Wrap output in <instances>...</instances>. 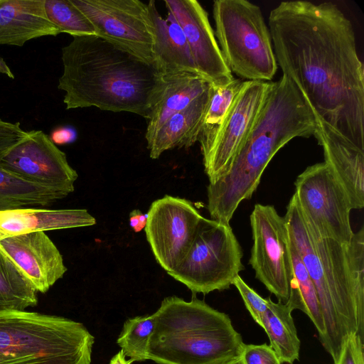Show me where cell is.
<instances>
[{"label": "cell", "instance_id": "1", "mask_svg": "<svg viewBox=\"0 0 364 364\" xmlns=\"http://www.w3.org/2000/svg\"><path fill=\"white\" fill-rule=\"evenodd\" d=\"M278 67L316 117L364 150V68L351 21L331 2L282 1L268 20Z\"/></svg>", "mask_w": 364, "mask_h": 364}, {"label": "cell", "instance_id": "2", "mask_svg": "<svg viewBox=\"0 0 364 364\" xmlns=\"http://www.w3.org/2000/svg\"><path fill=\"white\" fill-rule=\"evenodd\" d=\"M61 60L58 88L67 109L95 107L149 119L164 87L154 63L97 35L73 36Z\"/></svg>", "mask_w": 364, "mask_h": 364}, {"label": "cell", "instance_id": "3", "mask_svg": "<svg viewBox=\"0 0 364 364\" xmlns=\"http://www.w3.org/2000/svg\"><path fill=\"white\" fill-rule=\"evenodd\" d=\"M284 218L318 295L325 326L321 343L335 363L348 335L364 340V228L349 243L322 237L303 215L295 194Z\"/></svg>", "mask_w": 364, "mask_h": 364}, {"label": "cell", "instance_id": "4", "mask_svg": "<svg viewBox=\"0 0 364 364\" xmlns=\"http://www.w3.org/2000/svg\"><path fill=\"white\" fill-rule=\"evenodd\" d=\"M316 115L295 85L283 75L272 82L255 122L230 170L207 188L213 220L229 223L251 198L274 156L295 137L314 136Z\"/></svg>", "mask_w": 364, "mask_h": 364}, {"label": "cell", "instance_id": "5", "mask_svg": "<svg viewBox=\"0 0 364 364\" xmlns=\"http://www.w3.org/2000/svg\"><path fill=\"white\" fill-rule=\"evenodd\" d=\"M149 360L158 364H227L244 343L229 316L193 297L165 298L154 314Z\"/></svg>", "mask_w": 364, "mask_h": 364}, {"label": "cell", "instance_id": "6", "mask_svg": "<svg viewBox=\"0 0 364 364\" xmlns=\"http://www.w3.org/2000/svg\"><path fill=\"white\" fill-rule=\"evenodd\" d=\"M94 336L79 322L0 310V364H90Z\"/></svg>", "mask_w": 364, "mask_h": 364}, {"label": "cell", "instance_id": "7", "mask_svg": "<svg viewBox=\"0 0 364 364\" xmlns=\"http://www.w3.org/2000/svg\"><path fill=\"white\" fill-rule=\"evenodd\" d=\"M215 36L231 71L246 81L269 82L278 65L260 8L247 0H216Z\"/></svg>", "mask_w": 364, "mask_h": 364}, {"label": "cell", "instance_id": "8", "mask_svg": "<svg viewBox=\"0 0 364 364\" xmlns=\"http://www.w3.org/2000/svg\"><path fill=\"white\" fill-rule=\"evenodd\" d=\"M242 251L229 223L202 217L178 266L168 274L193 293L228 289L243 270Z\"/></svg>", "mask_w": 364, "mask_h": 364}, {"label": "cell", "instance_id": "9", "mask_svg": "<svg viewBox=\"0 0 364 364\" xmlns=\"http://www.w3.org/2000/svg\"><path fill=\"white\" fill-rule=\"evenodd\" d=\"M250 225L253 244L249 264L255 277L285 304L296 290L286 220L273 205L256 204Z\"/></svg>", "mask_w": 364, "mask_h": 364}, {"label": "cell", "instance_id": "10", "mask_svg": "<svg viewBox=\"0 0 364 364\" xmlns=\"http://www.w3.org/2000/svg\"><path fill=\"white\" fill-rule=\"evenodd\" d=\"M295 196L303 215L322 237L349 243L354 234L353 210L341 182L325 162L308 166L294 183Z\"/></svg>", "mask_w": 364, "mask_h": 364}, {"label": "cell", "instance_id": "11", "mask_svg": "<svg viewBox=\"0 0 364 364\" xmlns=\"http://www.w3.org/2000/svg\"><path fill=\"white\" fill-rule=\"evenodd\" d=\"M70 1L91 23L95 35L154 63V33L147 3L139 0Z\"/></svg>", "mask_w": 364, "mask_h": 364}, {"label": "cell", "instance_id": "12", "mask_svg": "<svg viewBox=\"0 0 364 364\" xmlns=\"http://www.w3.org/2000/svg\"><path fill=\"white\" fill-rule=\"evenodd\" d=\"M144 230L159 264L167 272L183 259L203 217L188 200L166 195L154 200Z\"/></svg>", "mask_w": 364, "mask_h": 364}, {"label": "cell", "instance_id": "13", "mask_svg": "<svg viewBox=\"0 0 364 364\" xmlns=\"http://www.w3.org/2000/svg\"><path fill=\"white\" fill-rule=\"evenodd\" d=\"M272 81H246L210 146L202 153L209 183L227 174L245 144Z\"/></svg>", "mask_w": 364, "mask_h": 364}, {"label": "cell", "instance_id": "14", "mask_svg": "<svg viewBox=\"0 0 364 364\" xmlns=\"http://www.w3.org/2000/svg\"><path fill=\"white\" fill-rule=\"evenodd\" d=\"M0 166L29 181L70 193L78 176L66 154L41 130L28 131L24 139L0 159Z\"/></svg>", "mask_w": 364, "mask_h": 364}, {"label": "cell", "instance_id": "15", "mask_svg": "<svg viewBox=\"0 0 364 364\" xmlns=\"http://www.w3.org/2000/svg\"><path fill=\"white\" fill-rule=\"evenodd\" d=\"M164 4L183 31L199 75L215 86L231 82L234 77L201 4L196 0H166Z\"/></svg>", "mask_w": 364, "mask_h": 364}, {"label": "cell", "instance_id": "16", "mask_svg": "<svg viewBox=\"0 0 364 364\" xmlns=\"http://www.w3.org/2000/svg\"><path fill=\"white\" fill-rule=\"evenodd\" d=\"M0 253L41 293H46L67 271L62 255L46 232L1 239Z\"/></svg>", "mask_w": 364, "mask_h": 364}, {"label": "cell", "instance_id": "17", "mask_svg": "<svg viewBox=\"0 0 364 364\" xmlns=\"http://www.w3.org/2000/svg\"><path fill=\"white\" fill-rule=\"evenodd\" d=\"M316 120L314 136L323 149L324 162L344 187L353 209H362L364 207V150L317 117Z\"/></svg>", "mask_w": 364, "mask_h": 364}, {"label": "cell", "instance_id": "18", "mask_svg": "<svg viewBox=\"0 0 364 364\" xmlns=\"http://www.w3.org/2000/svg\"><path fill=\"white\" fill-rule=\"evenodd\" d=\"M60 33L47 16L45 0H0V45L21 47Z\"/></svg>", "mask_w": 364, "mask_h": 364}, {"label": "cell", "instance_id": "19", "mask_svg": "<svg viewBox=\"0 0 364 364\" xmlns=\"http://www.w3.org/2000/svg\"><path fill=\"white\" fill-rule=\"evenodd\" d=\"M147 6L154 33V63L158 70L163 76L181 73L199 75L186 36L174 16L168 13L163 18L154 0Z\"/></svg>", "mask_w": 364, "mask_h": 364}, {"label": "cell", "instance_id": "20", "mask_svg": "<svg viewBox=\"0 0 364 364\" xmlns=\"http://www.w3.org/2000/svg\"><path fill=\"white\" fill-rule=\"evenodd\" d=\"M95 218L85 209L23 207L0 211V240L22 234L92 226Z\"/></svg>", "mask_w": 364, "mask_h": 364}, {"label": "cell", "instance_id": "21", "mask_svg": "<svg viewBox=\"0 0 364 364\" xmlns=\"http://www.w3.org/2000/svg\"><path fill=\"white\" fill-rule=\"evenodd\" d=\"M210 93L211 85L187 107L171 116L156 132L147 142L152 159H159L167 150L189 148L198 141Z\"/></svg>", "mask_w": 364, "mask_h": 364}, {"label": "cell", "instance_id": "22", "mask_svg": "<svg viewBox=\"0 0 364 364\" xmlns=\"http://www.w3.org/2000/svg\"><path fill=\"white\" fill-rule=\"evenodd\" d=\"M164 77V87L148 119L145 134L147 142L171 116L187 107L211 85L196 73H181Z\"/></svg>", "mask_w": 364, "mask_h": 364}, {"label": "cell", "instance_id": "23", "mask_svg": "<svg viewBox=\"0 0 364 364\" xmlns=\"http://www.w3.org/2000/svg\"><path fill=\"white\" fill-rule=\"evenodd\" d=\"M70 193L65 189L29 181L0 166V211L47 205Z\"/></svg>", "mask_w": 364, "mask_h": 364}, {"label": "cell", "instance_id": "24", "mask_svg": "<svg viewBox=\"0 0 364 364\" xmlns=\"http://www.w3.org/2000/svg\"><path fill=\"white\" fill-rule=\"evenodd\" d=\"M266 299L267 310L261 327L267 334L270 346L278 355L281 363L293 364L299 358L301 346L291 316L293 311L287 303H275L270 297Z\"/></svg>", "mask_w": 364, "mask_h": 364}, {"label": "cell", "instance_id": "25", "mask_svg": "<svg viewBox=\"0 0 364 364\" xmlns=\"http://www.w3.org/2000/svg\"><path fill=\"white\" fill-rule=\"evenodd\" d=\"M296 290L287 304L292 311L299 309L306 314L314 324L320 342L323 338L325 326L318 295L313 282L294 245L289 240Z\"/></svg>", "mask_w": 364, "mask_h": 364}, {"label": "cell", "instance_id": "26", "mask_svg": "<svg viewBox=\"0 0 364 364\" xmlns=\"http://www.w3.org/2000/svg\"><path fill=\"white\" fill-rule=\"evenodd\" d=\"M37 302V291L32 284L0 253V310H25Z\"/></svg>", "mask_w": 364, "mask_h": 364}, {"label": "cell", "instance_id": "27", "mask_svg": "<svg viewBox=\"0 0 364 364\" xmlns=\"http://www.w3.org/2000/svg\"><path fill=\"white\" fill-rule=\"evenodd\" d=\"M245 80L234 78L224 86L211 85L209 105L198 141L201 153L212 144L220 129L235 99L244 85Z\"/></svg>", "mask_w": 364, "mask_h": 364}, {"label": "cell", "instance_id": "28", "mask_svg": "<svg viewBox=\"0 0 364 364\" xmlns=\"http://www.w3.org/2000/svg\"><path fill=\"white\" fill-rule=\"evenodd\" d=\"M154 326V314L136 316L124 322L117 343L132 362L149 360V343Z\"/></svg>", "mask_w": 364, "mask_h": 364}, {"label": "cell", "instance_id": "29", "mask_svg": "<svg viewBox=\"0 0 364 364\" xmlns=\"http://www.w3.org/2000/svg\"><path fill=\"white\" fill-rule=\"evenodd\" d=\"M45 8L49 20L60 33L73 37L95 35L91 23L70 0H45Z\"/></svg>", "mask_w": 364, "mask_h": 364}, {"label": "cell", "instance_id": "30", "mask_svg": "<svg viewBox=\"0 0 364 364\" xmlns=\"http://www.w3.org/2000/svg\"><path fill=\"white\" fill-rule=\"evenodd\" d=\"M238 290L244 304L254 321L261 326L262 319L267 310V301L259 296L245 281L237 276L232 284Z\"/></svg>", "mask_w": 364, "mask_h": 364}, {"label": "cell", "instance_id": "31", "mask_svg": "<svg viewBox=\"0 0 364 364\" xmlns=\"http://www.w3.org/2000/svg\"><path fill=\"white\" fill-rule=\"evenodd\" d=\"M334 364H364V340L358 333L346 336Z\"/></svg>", "mask_w": 364, "mask_h": 364}, {"label": "cell", "instance_id": "32", "mask_svg": "<svg viewBox=\"0 0 364 364\" xmlns=\"http://www.w3.org/2000/svg\"><path fill=\"white\" fill-rule=\"evenodd\" d=\"M244 364H282L270 346L245 344L240 355Z\"/></svg>", "mask_w": 364, "mask_h": 364}, {"label": "cell", "instance_id": "33", "mask_svg": "<svg viewBox=\"0 0 364 364\" xmlns=\"http://www.w3.org/2000/svg\"><path fill=\"white\" fill-rule=\"evenodd\" d=\"M28 134V131L23 129L19 122L13 123L0 118V159Z\"/></svg>", "mask_w": 364, "mask_h": 364}, {"label": "cell", "instance_id": "34", "mask_svg": "<svg viewBox=\"0 0 364 364\" xmlns=\"http://www.w3.org/2000/svg\"><path fill=\"white\" fill-rule=\"evenodd\" d=\"M76 132L70 127H59L53 130L50 134V140L56 144H65L74 141Z\"/></svg>", "mask_w": 364, "mask_h": 364}, {"label": "cell", "instance_id": "35", "mask_svg": "<svg viewBox=\"0 0 364 364\" xmlns=\"http://www.w3.org/2000/svg\"><path fill=\"white\" fill-rule=\"evenodd\" d=\"M129 218L130 227L134 232H139L145 228L148 215L147 213H143L141 210L134 209L129 213Z\"/></svg>", "mask_w": 364, "mask_h": 364}, {"label": "cell", "instance_id": "36", "mask_svg": "<svg viewBox=\"0 0 364 364\" xmlns=\"http://www.w3.org/2000/svg\"><path fill=\"white\" fill-rule=\"evenodd\" d=\"M132 363L131 360H126V355L120 350L111 358L109 364H131Z\"/></svg>", "mask_w": 364, "mask_h": 364}, {"label": "cell", "instance_id": "37", "mask_svg": "<svg viewBox=\"0 0 364 364\" xmlns=\"http://www.w3.org/2000/svg\"><path fill=\"white\" fill-rule=\"evenodd\" d=\"M0 74L5 75L11 79H14V75L5 60L0 57Z\"/></svg>", "mask_w": 364, "mask_h": 364}, {"label": "cell", "instance_id": "38", "mask_svg": "<svg viewBox=\"0 0 364 364\" xmlns=\"http://www.w3.org/2000/svg\"><path fill=\"white\" fill-rule=\"evenodd\" d=\"M227 364H244V362H243L242 358L240 356V357L230 361Z\"/></svg>", "mask_w": 364, "mask_h": 364}]
</instances>
